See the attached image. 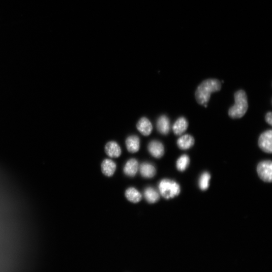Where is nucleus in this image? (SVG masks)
<instances>
[{
    "label": "nucleus",
    "instance_id": "1",
    "mask_svg": "<svg viewBox=\"0 0 272 272\" xmlns=\"http://www.w3.org/2000/svg\"><path fill=\"white\" fill-rule=\"evenodd\" d=\"M221 89V82L215 79H209L203 81L198 87L196 93V99L198 103L205 108L210 100L211 94L219 91Z\"/></svg>",
    "mask_w": 272,
    "mask_h": 272
},
{
    "label": "nucleus",
    "instance_id": "18",
    "mask_svg": "<svg viewBox=\"0 0 272 272\" xmlns=\"http://www.w3.org/2000/svg\"><path fill=\"white\" fill-rule=\"evenodd\" d=\"M211 175L208 172H204L199 180L198 184L202 191L207 190L210 185Z\"/></svg>",
    "mask_w": 272,
    "mask_h": 272
},
{
    "label": "nucleus",
    "instance_id": "6",
    "mask_svg": "<svg viewBox=\"0 0 272 272\" xmlns=\"http://www.w3.org/2000/svg\"><path fill=\"white\" fill-rule=\"evenodd\" d=\"M149 151L150 153L156 158H160L164 153V149L163 144L158 141H152L149 145Z\"/></svg>",
    "mask_w": 272,
    "mask_h": 272
},
{
    "label": "nucleus",
    "instance_id": "10",
    "mask_svg": "<svg viewBox=\"0 0 272 272\" xmlns=\"http://www.w3.org/2000/svg\"><path fill=\"white\" fill-rule=\"evenodd\" d=\"M157 128L160 133L163 135L168 134L171 129L169 118L165 116H161L157 121Z\"/></svg>",
    "mask_w": 272,
    "mask_h": 272
},
{
    "label": "nucleus",
    "instance_id": "13",
    "mask_svg": "<svg viewBox=\"0 0 272 272\" xmlns=\"http://www.w3.org/2000/svg\"><path fill=\"white\" fill-rule=\"evenodd\" d=\"M116 170V164L113 160L107 159L103 161L101 164V170L104 175L112 177Z\"/></svg>",
    "mask_w": 272,
    "mask_h": 272
},
{
    "label": "nucleus",
    "instance_id": "15",
    "mask_svg": "<svg viewBox=\"0 0 272 272\" xmlns=\"http://www.w3.org/2000/svg\"><path fill=\"white\" fill-rule=\"evenodd\" d=\"M127 148L128 151L132 153L138 152L140 149V139L137 136H131L129 137L126 142Z\"/></svg>",
    "mask_w": 272,
    "mask_h": 272
},
{
    "label": "nucleus",
    "instance_id": "11",
    "mask_svg": "<svg viewBox=\"0 0 272 272\" xmlns=\"http://www.w3.org/2000/svg\"><path fill=\"white\" fill-rule=\"evenodd\" d=\"M188 121L184 117L179 118L175 122L173 130L175 135L180 136L185 132L188 128Z\"/></svg>",
    "mask_w": 272,
    "mask_h": 272
},
{
    "label": "nucleus",
    "instance_id": "9",
    "mask_svg": "<svg viewBox=\"0 0 272 272\" xmlns=\"http://www.w3.org/2000/svg\"><path fill=\"white\" fill-rule=\"evenodd\" d=\"M139 169L138 161L135 159H131L125 163L123 172L125 175L130 177H134Z\"/></svg>",
    "mask_w": 272,
    "mask_h": 272
},
{
    "label": "nucleus",
    "instance_id": "5",
    "mask_svg": "<svg viewBox=\"0 0 272 272\" xmlns=\"http://www.w3.org/2000/svg\"><path fill=\"white\" fill-rule=\"evenodd\" d=\"M259 148L264 152L271 153L272 151V132L271 130L263 133L258 140Z\"/></svg>",
    "mask_w": 272,
    "mask_h": 272
},
{
    "label": "nucleus",
    "instance_id": "19",
    "mask_svg": "<svg viewBox=\"0 0 272 272\" xmlns=\"http://www.w3.org/2000/svg\"><path fill=\"white\" fill-rule=\"evenodd\" d=\"M190 162V159L187 155H182L180 156L177 161L176 166L178 171L180 172H184L189 166Z\"/></svg>",
    "mask_w": 272,
    "mask_h": 272
},
{
    "label": "nucleus",
    "instance_id": "16",
    "mask_svg": "<svg viewBox=\"0 0 272 272\" xmlns=\"http://www.w3.org/2000/svg\"><path fill=\"white\" fill-rule=\"evenodd\" d=\"M144 195L146 201L151 204L158 202L160 198L159 193L152 187L146 188Z\"/></svg>",
    "mask_w": 272,
    "mask_h": 272
},
{
    "label": "nucleus",
    "instance_id": "4",
    "mask_svg": "<svg viewBox=\"0 0 272 272\" xmlns=\"http://www.w3.org/2000/svg\"><path fill=\"white\" fill-rule=\"evenodd\" d=\"M257 173L264 181L271 182L272 178V163L271 160H264L259 163Z\"/></svg>",
    "mask_w": 272,
    "mask_h": 272
},
{
    "label": "nucleus",
    "instance_id": "20",
    "mask_svg": "<svg viewBox=\"0 0 272 272\" xmlns=\"http://www.w3.org/2000/svg\"><path fill=\"white\" fill-rule=\"evenodd\" d=\"M266 122L270 125L272 124V114L271 112L268 113L265 116Z\"/></svg>",
    "mask_w": 272,
    "mask_h": 272
},
{
    "label": "nucleus",
    "instance_id": "14",
    "mask_svg": "<svg viewBox=\"0 0 272 272\" xmlns=\"http://www.w3.org/2000/svg\"><path fill=\"white\" fill-rule=\"evenodd\" d=\"M107 154L113 158L119 157L121 154V149L117 143L114 141L108 142L105 148Z\"/></svg>",
    "mask_w": 272,
    "mask_h": 272
},
{
    "label": "nucleus",
    "instance_id": "2",
    "mask_svg": "<svg viewBox=\"0 0 272 272\" xmlns=\"http://www.w3.org/2000/svg\"><path fill=\"white\" fill-rule=\"evenodd\" d=\"M235 103L229 109L228 115L233 119H240L246 113L248 105L246 93L242 90L236 92L235 94Z\"/></svg>",
    "mask_w": 272,
    "mask_h": 272
},
{
    "label": "nucleus",
    "instance_id": "12",
    "mask_svg": "<svg viewBox=\"0 0 272 272\" xmlns=\"http://www.w3.org/2000/svg\"><path fill=\"white\" fill-rule=\"evenodd\" d=\"M139 170L141 176L145 178H152L156 174L155 167L149 163H142L140 166Z\"/></svg>",
    "mask_w": 272,
    "mask_h": 272
},
{
    "label": "nucleus",
    "instance_id": "3",
    "mask_svg": "<svg viewBox=\"0 0 272 272\" xmlns=\"http://www.w3.org/2000/svg\"><path fill=\"white\" fill-rule=\"evenodd\" d=\"M159 192L167 200L178 196L181 193V186L176 181L170 179H163L159 183Z\"/></svg>",
    "mask_w": 272,
    "mask_h": 272
},
{
    "label": "nucleus",
    "instance_id": "8",
    "mask_svg": "<svg viewBox=\"0 0 272 272\" xmlns=\"http://www.w3.org/2000/svg\"><path fill=\"white\" fill-rule=\"evenodd\" d=\"M195 139L193 136L189 134L184 135L179 138L177 141L178 147L182 150L191 149L194 145Z\"/></svg>",
    "mask_w": 272,
    "mask_h": 272
},
{
    "label": "nucleus",
    "instance_id": "17",
    "mask_svg": "<svg viewBox=\"0 0 272 272\" xmlns=\"http://www.w3.org/2000/svg\"><path fill=\"white\" fill-rule=\"evenodd\" d=\"M125 197L130 202L137 203L142 199V195L134 187L128 189L125 193Z\"/></svg>",
    "mask_w": 272,
    "mask_h": 272
},
{
    "label": "nucleus",
    "instance_id": "7",
    "mask_svg": "<svg viewBox=\"0 0 272 272\" xmlns=\"http://www.w3.org/2000/svg\"><path fill=\"white\" fill-rule=\"evenodd\" d=\"M138 131L144 136L150 135L152 131V125L150 121L146 118L141 119L137 124Z\"/></svg>",
    "mask_w": 272,
    "mask_h": 272
}]
</instances>
